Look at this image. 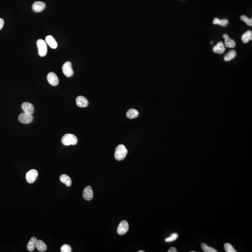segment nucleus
Here are the masks:
<instances>
[{
  "label": "nucleus",
  "mask_w": 252,
  "mask_h": 252,
  "mask_svg": "<svg viewBox=\"0 0 252 252\" xmlns=\"http://www.w3.org/2000/svg\"><path fill=\"white\" fill-rule=\"evenodd\" d=\"M37 238L35 237H32L30 239L27 244V249L30 252H33L36 247V243L37 242Z\"/></svg>",
  "instance_id": "obj_19"
},
{
  "label": "nucleus",
  "mask_w": 252,
  "mask_h": 252,
  "mask_svg": "<svg viewBox=\"0 0 252 252\" xmlns=\"http://www.w3.org/2000/svg\"><path fill=\"white\" fill-rule=\"evenodd\" d=\"M46 7V4L42 1H36L32 5V9L35 12H41Z\"/></svg>",
  "instance_id": "obj_12"
},
{
  "label": "nucleus",
  "mask_w": 252,
  "mask_h": 252,
  "mask_svg": "<svg viewBox=\"0 0 252 252\" xmlns=\"http://www.w3.org/2000/svg\"><path fill=\"white\" fill-rule=\"evenodd\" d=\"M4 24V21L2 18H0V30H1Z\"/></svg>",
  "instance_id": "obj_28"
},
{
  "label": "nucleus",
  "mask_w": 252,
  "mask_h": 252,
  "mask_svg": "<svg viewBox=\"0 0 252 252\" xmlns=\"http://www.w3.org/2000/svg\"><path fill=\"white\" fill-rule=\"evenodd\" d=\"M127 154V150L124 145L120 144L116 148L114 157L117 160L121 161L125 159Z\"/></svg>",
  "instance_id": "obj_1"
},
{
  "label": "nucleus",
  "mask_w": 252,
  "mask_h": 252,
  "mask_svg": "<svg viewBox=\"0 0 252 252\" xmlns=\"http://www.w3.org/2000/svg\"><path fill=\"white\" fill-rule=\"evenodd\" d=\"M240 19L246 23V24L248 25L249 26H252V19L251 18V19H249V18L246 17L245 15H242L240 17Z\"/></svg>",
  "instance_id": "obj_24"
},
{
  "label": "nucleus",
  "mask_w": 252,
  "mask_h": 252,
  "mask_svg": "<svg viewBox=\"0 0 252 252\" xmlns=\"http://www.w3.org/2000/svg\"><path fill=\"white\" fill-rule=\"evenodd\" d=\"M22 109L24 113L32 114L34 112V107L29 102H24L22 105Z\"/></svg>",
  "instance_id": "obj_11"
},
{
  "label": "nucleus",
  "mask_w": 252,
  "mask_h": 252,
  "mask_svg": "<svg viewBox=\"0 0 252 252\" xmlns=\"http://www.w3.org/2000/svg\"><path fill=\"white\" fill-rule=\"evenodd\" d=\"M228 24V21L226 19H222V20L219 19L218 22V24L222 26H226Z\"/></svg>",
  "instance_id": "obj_27"
},
{
  "label": "nucleus",
  "mask_w": 252,
  "mask_h": 252,
  "mask_svg": "<svg viewBox=\"0 0 252 252\" xmlns=\"http://www.w3.org/2000/svg\"><path fill=\"white\" fill-rule=\"evenodd\" d=\"M201 249H203V251L205 252H217V250L213 249L211 246H208L207 245L204 243H202L200 245Z\"/></svg>",
  "instance_id": "obj_22"
},
{
  "label": "nucleus",
  "mask_w": 252,
  "mask_h": 252,
  "mask_svg": "<svg viewBox=\"0 0 252 252\" xmlns=\"http://www.w3.org/2000/svg\"><path fill=\"white\" fill-rule=\"evenodd\" d=\"M138 252H144V251H142V250H141V251H138Z\"/></svg>",
  "instance_id": "obj_31"
},
{
  "label": "nucleus",
  "mask_w": 252,
  "mask_h": 252,
  "mask_svg": "<svg viewBox=\"0 0 252 252\" xmlns=\"http://www.w3.org/2000/svg\"><path fill=\"white\" fill-rule=\"evenodd\" d=\"M45 41L52 48L56 49L58 47L57 42L56 41L54 38L52 36H47L45 38Z\"/></svg>",
  "instance_id": "obj_15"
},
{
  "label": "nucleus",
  "mask_w": 252,
  "mask_h": 252,
  "mask_svg": "<svg viewBox=\"0 0 252 252\" xmlns=\"http://www.w3.org/2000/svg\"><path fill=\"white\" fill-rule=\"evenodd\" d=\"M223 38L225 39V45L228 48H234L235 47L236 43L235 40L231 39L227 34H224Z\"/></svg>",
  "instance_id": "obj_14"
},
{
  "label": "nucleus",
  "mask_w": 252,
  "mask_h": 252,
  "mask_svg": "<svg viewBox=\"0 0 252 252\" xmlns=\"http://www.w3.org/2000/svg\"><path fill=\"white\" fill-rule=\"evenodd\" d=\"M168 252H177L178 251H177V249H175V247H171L168 250Z\"/></svg>",
  "instance_id": "obj_29"
},
{
  "label": "nucleus",
  "mask_w": 252,
  "mask_h": 252,
  "mask_svg": "<svg viewBox=\"0 0 252 252\" xmlns=\"http://www.w3.org/2000/svg\"><path fill=\"white\" fill-rule=\"evenodd\" d=\"M242 40L244 43H247L250 40H252V33L250 31H248L242 36Z\"/></svg>",
  "instance_id": "obj_20"
},
{
  "label": "nucleus",
  "mask_w": 252,
  "mask_h": 252,
  "mask_svg": "<svg viewBox=\"0 0 252 252\" xmlns=\"http://www.w3.org/2000/svg\"><path fill=\"white\" fill-rule=\"evenodd\" d=\"M236 56V52L234 50L230 51L224 57V59L226 61H229L233 59Z\"/></svg>",
  "instance_id": "obj_21"
},
{
  "label": "nucleus",
  "mask_w": 252,
  "mask_h": 252,
  "mask_svg": "<svg viewBox=\"0 0 252 252\" xmlns=\"http://www.w3.org/2000/svg\"><path fill=\"white\" fill-rule=\"evenodd\" d=\"M18 120L22 123L29 124L33 121V117L32 114H29L24 112L19 115Z\"/></svg>",
  "instance_id": "obj_6"
},
{
  "label": "nucleus",
  "mask_w": 252,
  "mask_h": 252,
  "mask_svg": "<svg viewBox=\"0 0 252 252\" xmlns=\"http://www.w3.org/2000/svg\"><path fill=\"white\" fill-rule=\"evenodd\" d=\"M219 19L218 18H215L213 20V24H218V21H219Z\"/></svg>",
  "instance_id": "obj_30"
},
{
  "label": "nucleus",
  "mask_w": 252,
  "mask_h": 252,
  "mask_svg": "<svg viewBox=\"0 0 252 252\" xmlns=\"http://www.w3.org/2000/svg\"><path fill=\"white\" fill-rule=\"evenodd\" d=\"M129 223L126 220H123L119 224L117 229V233L119 235H125L129 230Z\"/></svg>",
  "instance_id": "obj_7"
},
{
  "label": "nucleus",
  "mask_w": 252,
  "mask_h": 252,
  "mask_svg": "<svg viewBox=\"0 0 252 252\" xmlns=\"http://www.w3.org/2000/svg\"><path fill=\"white\" fill-rule=\"evenodd\" d=\"M61 141L63 145L65 146L75 145L78 143V139L74 134H67L62 137Z\"/></svg>",
  "instance_id": "obj_2"
},
{
  "label": "nucleus",
  "mask_w": 252,
  "mask_h": 252,
  "mask_svg": "<svg viewBox=\"0 0 252 252\" xmlns=\"http://www.w3.org/2000/svg\"><path fill=\"white\" fill-rule=\"evenodd\" d=\"M62 71L66 77H71L73 76L74 72L71 62L67 61L62 66Z\"/></svg>",
  "instance_id": "obj_5"
},
{
  "label": "nucleus",
  "mask_w": 252,
  "mask_h": 252,
  "mask_svg": "<svg viewBox=\"0 0 252 252\" xmlns=\"http://www.w3.org/2000/svg\"><path fill=\"white\" fill-rule=\"evenodd\" d=\"M76 104L80 107H86L89 105V102L86 98L83 96H79L76 100Z\"/></svg>",
  "instance_id": "obj_10"
},
{
  "label": "nucleus",
  "mask_w": 252,
  "mask_h": 252,
  "mask_svg": "<svg viewBox=\"0 0 252 252\" xmlns=\"http://www.w3.org/2000/svg\"><path fill=\"white\" fill-rule=\"evenodd\" d=\"M59 178H60V181L63 184H65L68 187H70L72 185V180L69 175L65 174L61 175H60Z\"/></svg>",
  "instance_id": "obj_17"
},
{
  "label": "nucleus",
  "mask_w": 252,
  "mask_h": 252,
  "mask_svg": "<svg viewBox=\"0 0 252 252\" xmlns=\"http://www.w3.org/2000/svg\"><path fill=\"white\" fill-rule=\"evenodd\" d=\"M225 46L224 45V44L222 42H218L217 45H216L214 47H213L212 49V51L213 52L218 54H222L224 53L225 51Z\"/></svg>",
  "instance_id": "obj_13"
},
{
  "label": "nucleus",
  "mask_w": 252,
  "mask_h": 252,
  "mask_svg": "<svg viewBox=\"0 0 252 252\" xmlns=\"http://www.w3.org/2000/svg\"><path fill=\"white\" fill-rule=\"evenodd\" d=\"M35 246L39 252H45L47 249V245L42 240L40 239H37Z\"/></svg>",
  "instance_id": "obj_16"
},
{
  "label": "nucleus",
  "mask_w": 252,
  "mask_h": 252,
  "mask_svg": "<svg viewBox=\"0 0 252 252\" xmlns=\"http://www.w3.org/2000/svg\"><path fill=\"white\" fill-rule=\"evenodd\" d=\"M38 173L37 170L35 169L30 170L26 173V181L29 184L34 183L38 178Z\"/></svg>",
  "instance_id": "obj_4"
},
{
  "label": "nucleus",
  "mask_w": 252,
  "mask_h": 252,
  "mask_svg": "<svg viewBox=\"0 0 252 252\" xmlns=\"http://www.w3.org/2000/svg\"><path fill=\"white\" fill-rule=\"evenodd\" d=\"M178 238V235L177 233H173L170 237L166 238L165 241L166 242H170L174 241Z\"/></svg>",
  "instance_id": "obj_26"
},
{
  "label": "nucleus",
  "mask_w": 252,
  "mask_h": 252,
  "mask_svg": "<svg viewBox=\"0 0 252 252\" xmlns=\"http://www.w3.org/2000/svg\"><path fill=\"white\" fill-rule=\"evenodd\" d=\"M224 248L226 252H236L237 251L233 248V246L229 243H226L224 244Z\"/></svg>",
  "instance_id": "obj_23"
},
{
  "label": "nucleus",
  "mask_w": 252,
  "mask_h": 252,
  "mask_svg": "<svg viewBox=\"0 0 252 252\" xmlns=\"http://www.w3.org/2000/svg\"><path fill=\"white\" fill-rule=\"evenodd\" d=\"M191 252H195V251H191Z\"/></svg>",
  "instance_id": "obj_32"
},
{
  "label": "nucleus",
  "mask_w": 252,
  "mask_h": 252,
  "mask_svg": "<svg viewBox=\"0 0 252 252\" xmlns=\"http://www.w3.org/2000/svg\"><path fill=\"white\" fill-rule=\"evenodd\" d=\"M139 115V113L138 110L133 109H130L126 113V116L127 118L130 119L137 118Z\"/></svg>",
  "instance_id": "obj_18"
},
{
  "label": "nucleus",
  "mask_w": 252,
  "mask_h": 252,
  "mask_svg": "<svg viewBox=\"0 0 252 252\" xmlns=\"http://www.w3.org/2000/svg\"><path fill=\"white\" fill-rule=\"evenodd\" d=\"M61 251L62 252H72V248L69 245L65 244L61 247Z\"/></svg>",
  "instance_id": "obj_25"
},
{
  "label": "nucleus",
  "mask_w": 252,
  "mask_h": 252,
  "mask_svg": "<svg viewBox=\"0 0 252 252\" xmlns=\"http://www.w3.org/2000/svg\"><path fill=\"white\" fill-rule=\"evenodd\" d=\"M83 198L86 201H90L93 198V192L91 186H87L85 188L83 193Z\"/></svg>",
  "instance_id": "obj_9"
},
{
  "label": "nucleus",
  "mask_w": 252,
  "mask_h": 252,
  "mask_svg": "<svg viewBox=\"0 0 252 252\" xmlns=\"http://www.w3.org/2000/svg\"><path fill=\"white\" fill-rule=\"evenodd\" d=\"M47 80L49 84L53 86H56L59 83V79L58 76L53 72H50L48 73L47 76Z\"/></svg>",
  "instance_id": "obj_8"
},
{
  "label": "nucleus",
  "mask_w": 252,
  "mask_h": 252,
  "mask_svg": "<svg viewBox=\"0 0 252 252\" xmlns=\"http://www.w3.org/2000/svg\"><path fill=\"white\" fill-rule=\"evenodd\" d=\"M37 46L38 49V54L40 57H45L47 53V45L42 39H38L37 42Z\"/></svg>",
  "instance_id": "obj_3"
}]
</instances>
